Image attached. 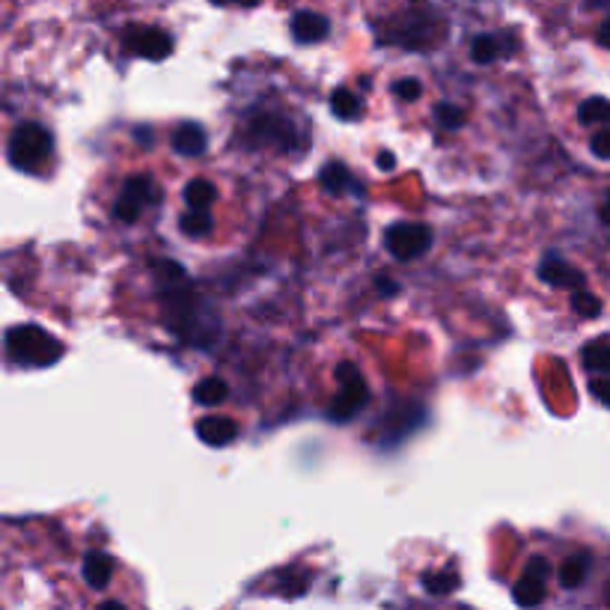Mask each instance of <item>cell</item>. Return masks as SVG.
Returning a JSON list of instances; mask_svg holds the SVG:
<instances>
[{
	"mask_svg": "<svg viewBox=\"0 0 610 610\" xmlns=\"http://www.w3.org/2000/svg\"><path fill=\"white\" fill-rule=\"evenodd\" d=\"M337 379H339V391L334 396V403L327 408V417L334 420V423H349L351 417L358 415L360 408L367 405L370 399V391H367V382H363V375L358 372L355 363H339L337 367Z\"/></svg>",
	"mask_w": 610,
	"mask_h": 610,
	"instance_id": "cell-4",
	"label": "cell"
},
{
	"mask_svg": "<svg viewBox=\"0 0 610 610\" xmlns=\"http://www.w3.org/2000/svg\"><path fill=\"white\" fill-rule=\"evenodd\" d=\"M578 122L581 125H601V129H608L610 125V98L593 96V98H587V101H581Z\"/></svg>",
	"mask_w": 610,
	"mask_h": 610,
	"instance_id": "cell-15",
	"label": "cell"
},
{
	"mask_svg": "<svg viewBox=\"0 0 610 610\" xmlns=\"http://www.w3.org/2000/svg\"><path fill=\"white\" fill-rule=\"evenodd\" d=\"M55 149V141H51V134L43 129V125H36V122H24L19 129L12 131L10 137V146H7V158L15 170H27L33 174L36 170V164H43L48 155Z\"/></svg>",
	"mask_w": 610,
	"mask_h": 610,
	"instance_id": "cell-3",
	"label": "cell"
},
{
	"mask_svg": "<svg viewBox=\"0 0 610 610\" xmlns=\"http://www.w3.org/2000/svg\"><path fill=\"white\" fill-rule=\"evenodd\" d=\"M215 7H241V10H253V7H260L262 0H212Z\"/></svg>",
	"mask_w": 610,
	"mask_h": 610,
	"instance_id": "cell-29",
	"label": "cell"
},
{
	"mask_svg": "<svg viewBox=\"0 0 610 610\" xmlns=\"http://www.w3.org/2000/svg\"><path fill=\"white\" fill-rule=\"evenodd\" d=\"M551 575L546 557H530V563L524 569V575L513 587V599L518 608H539L546 599V581Z\"/></svg>",
	"mask_w": 610,
	"mask_h": 610,
	"instance_id": "cell-8",
	"label": "cell"
},
{
	"mask_svg": "<svg viewBox=\"0 0 610 610\" xmlns=\"http://www.w3.org/2000/svg\"><path fill=\"white\" fill-rule=\"evenodd\" d=\"M458 587L456 572H438V575H423V589L432 596H447Z\"/></svg>",
	"mask_w": 610,
	"mask_h": 610,
	"instance_id": "cell-23",
	"label": "cell"
},
{
	"mask_svg": "<svg viewBox=\"0 0 610 610\" xmlns=\"http://www.w3.org/2000/svg\"><path fill=\"white\" fill-rule=\"evenodd\" d=\"M379 292H382L384 298H393V295H399V286H396V280H391V277H379Z\"/></svg>",
	"mask_w": 610,
	"mask_h": 610,
	"instance_id": "cell-31",
	"label": "cell"
},
{
	"mask_svg": "<svg viewBox=\"0 0 610 610\" xmlns=\"http://www.w3.org/2000/svg\"><path fill=\"white\" fill-rule=\"evenodd\" d=\"M229 396V387L224 379H203V382L194 384V403L206 405V408H215Z\"/></svg>",
	"mask_w": 610,
	"mask_h": 610,
	"instance_id": "cell-17",
	"label": "cell"
},
{
	"mask_svg": "<svg viewBox=\"0 0 610 610\" xmlns=\"http://www.w3.org/2000/svg\"><path fill=\"white\" fill-rule=\"evenodd\" d=\"M429 244H432V229L426 224H393L384 232V248L396 260H417L429 251Z\"/></svg>",
	"mask_w": 610,
	"mask_h": 610,
	"instance_id": "cell-6",
	"label": "cell"
},
{
	"mask_svg": "<svg viewBox=\"0 0 610 610\" xmlns=\"http://www.w3.org/2000/svg\"><path fill=\"white\" fill-rule=\"evenodd\" d=\"M572 307H575V313L578 316H584V319H596L601 313V301L596 298V295H589V292H575L572 295Z\"/></svg>",
	"mask_w": 610,
	"mask_h": 610,
	"instance_id": "cell-25",
	"label": "cell"
},
{
	"mask_svg": "<svg viewBox=\"0 0 610 610\" xmlns=\"http://www.w3.org/2000/svg\"><path fill=\"white\" fill-rule=\"evenodd\" d=\"M134 134H137V137H141L143 143H149V137H153V131H149V129H137V131H134Z\"/></svg>",
	"mask_w": 610,
	"mask_h": 610,
	"instance_id": "cell-34",
	"label": "cell"
},
{
	"mask_svg": "<svg viewBox=\"0 0 610 610\" xmlns=\"http://www.w3.org/2000/svg\"><path fill=\"white\" fill-rule=\"evenodd\" d=\"M462 610H468V608H462Z\"/></svg>",
	"mask_w": 610,
	"mask_h": 610,
	"instance_id": "cell-37",
	"label": "cell"
},
{
	"mask_svg": "<svg viewBox=\"0 0 610 610\" xmlns=\"http://www.w3.org/2000/svg\"><path fill=\"white\" fill-rule=\"evenodd\" d=\"M179 227H182V232H186L188 239H203V236L212 232L215 220H212L208 212H194V208H188L186 215L179 218Z\"/></svg>",
	"mask_w": 610,
	"mask_h": 610,
	"instance_id": "cell-20",
	"label": "cell"
},
{
	"mask_svg": "<svg viewBox=\"0 0 610 610\" xmlns=\"http://www.w3.org/2000/svg\"><path fill=\"white\" fill-rule=\"evenodd\" d=\"M239 435V426L227 420V417H203L196 423V438L208 444V447H227Z\"/></svg>",
	"mask_w": 610,
	"mask_h": 610,
	"instance_id": "cell-12",
	"label": "cell"
},
{
	"mask_svg": "<svg viewBox=\"0 0 610 610\" xmlns=\"http://www.w3.org/2000/svg\"><path fill=\"white\" fill-rule=\"evenodd\" d=\"M587 572H589V557L587 554H575L569 557L563 569H560V584L566 589H578L584 581H587Z\"/></svg>",
	"mask_w": 610,
	"mask_h": 610,
	"instance_id": "cell-19",
	"label": "cell"
},
{
	"mask_svg": "<svg viewBox=\"0 0 610 610\" xmlns=\"http://www.w3.org/2000/svg\"><path fill=\"white\" fill-rule=\"evenodd\" d=\"M599 215H601V220H605V224H608V227H610V194L605 196V203H601Z\"/></svg>",
	"mask_w": 610,
	"mask_h": 610,
	"instance_id": "cell-33",
	"label": "cell"
},
{
	"mask_svg": "<svg viewBox=\"0 0 610 610\" xmlns=\"http://www.w3.org/2000/svg\"><path fill=\"white\" fill-rule=\"evenodd\" d=\"M539 280L554 289H578L584 284V274L566 265L557 253H548L546 260L539 262Z\"/></svg>",
	"mask_w": 610,
	"mask_h": 610,
	"instance_id": "cell-11",
	"label": "cell"
},
{
	"mask_svg": "<svg viewBox=\"0 0 610 610\" xmlns=\"http://www.w3.org/2000/svg\"><path fill=\"white\" fill-rule=\"evenodd\" d=\"M393 164H396L393 153H382V155H379V167H382V170H393Z\"/></svg>",
	"mask_w": 610,
	"mask_h": 610,
	"instance_id": "cell-32",
	"label": "cell"
},
{
	"mask_svg": "<svg viewBox=\"0 0 610 610\" xmlns=\"http://www.w3.org/2000/svg\"><path fill=\"white\" fill-rule=\"evenodd\" d=\"M584 367L596 375L610 379V346L608 343H589L584 349Z\"/></svg>",
	"mask_w": 610,
	"mask_h": 610,
	"instance_id": "cell-21",
	"label": "cell"
},
{
	"mask_svg": "<svg viewBox=\"0 0 610 610\" xmlns=\"http://www.w3.org/2000/svg\"><path fill=\"white\" fill-rule=\"evenodd\" d=\"M186 196L188 208H194V212H206L212 206V200H215V186L206 182V179H191L182 191Z\"/></svg>",
	"mask_w": 610,
	"mask_h": 610,
	"instance_id": "cell-18",
	"label": "cell"
},
{
	"mask_svg": "<svg viewBox=\"0 0 610 610\" xmlns=\"http://www.w3.org/2000/svg\"><path fill=\"white\" fill-rule=\"evenodd\" d=\"M331 110L337 113L339 120H355L360 110H363V105H360V98L351 89H337L331 96Z\"/></svg>",
	"mask_w": 610,
	"mask_h": 610,
	"instance_id": "cell-22",
	"label": "cell"
},
{
	"mask_svg": "<svg viewBox=\"0 0 610 610\" xmlns=\"http://www.w3.org/2000/svg\"><path fill=\"white\" fill-rule=\"evenodd\" d=\"M155 280H158V295H162L164 319L167 327L174 331L176 337H182L186 343L194 346H206V339L218 334L212 325H203V301L196 298L191 289V280L182 265H176L174 260H158L153 265Z\"/></svg>",
	"mask_w": 610,
	"mask_h": 610,
	"instance_id": "cell-1",
	"label": "cell"
},
{
	"mask_svg": "<svg viewBox=\"0 0 610 610\" xmlns=\"http://www.w3.org/2000/svg\"><path fill=\"white\" fill-rule=\"evenodd\" d=\"M393 93H396V98H403V101H417L420 93H423V84L417 77H405V81L393 84Z\"/></svg>",
	"mask_w": 610,
	"mask_h": 610,
	"instance_id": "cell-26",
	"label": "cell"
},
{
	"mask_svg": "<svg viewBox=\"0 0 610 610\" xmlns=\"http://www.w3.org/2000/svg\"><path fill=\"white\" fill-rule=\"evenodd\" d=\"M7 355L22 367H51L63 355L60 339L39 325H15L7 331Z\"/></svg>",
	"mask_w": 610,
	"mask_h": 610,
	"instance_id": "cell-2",
	"label": "cell"
},
{
	"mask_svg": "<svg viewBox=\"0 0 610 610\" xmlns=\"http://www.w3.org/2000/svg\"><path fill=\"white\" fill-rule=\"evenodd\" d=\"M589 149H593V155H596V158H601V162H610V125H608V129H599L596 134H593V141H589Z\"/></svg>",
	"mask_w": 610,
	"mask_h": 610,
	"instance_id": "cell-27",
	"label": "cell"
},
{
	"mask_svg": "<svg viewBox=\"0 0 610 610\" xmlns=\"http://www.w3.org/2000/svg\"><path fill=\"white\" fill-rule=\"evenodd\" d=\"M158 200V191H155V182L149 176H131L129 182L122 186L120 200L113 203V215L122 220V224H134L141 218V212L149 203Z\"/></svg>",
	"mask_w": 610,
	"mask_h": 610,
	"instance_id": "cell-7",
	"label": "cell"
},
{
	"mask_svg": "<svg viewBox=\"0 0 610 610\" xmlns=\"http://www.w3.org/2000/svg\"><path fill=\"white\" fill-rule=\"evenodd\" d=\"M319 182H322V188L331 191V194H346L349 188H355V179H351L349 170L339 162L325 164V170L319 174Z\"/></svg>",
	"mask_w": 610,
	"mask_h": 610,
	"instance_id": "cell-16",
	"label": "cell"
},
{
	"mask_svg": "<svg viewBox=\"0 0 610 610\" xmlns=\"http://www.w3.org/2000/svg\"><path fill=\"white\" fill-rule=\"evenodd\" d=\"M589 391H593V396H596L599 403H605L610 408V379H593Z\"/></svg>",
	"mask_w": 610,
	"mask_h": 610,
	"instance_id": "cell-28",
	"label": "cell"
},
{
	"mask_svg": "<svg viewBox=\"0 0 610 610\" xmlns=\"http://www.w3.org/2000/svg\"><path fill=\"white\" fill-rule=\"evenodd\" d=\"M515 48H518V39H515L513 33H480L470 43V60L480 65H489L494 60H501V57L515 55Z\"/></svg>",
	"mask_w": 610,
	"mask_h": 610,
	"instance_id": "cell-9",
	"label": "cell"
},
{
	"mask_svg": "<svg viewBox=\"0 0 610 610\" xmlns=\"http://www.w3.org/2000/svg\"><path fill=\"white\" fill-rule=\"evenodd\" d=\"M113 578V557L105 554V551H93V554L84 557V581H87L93 589H105Z\"/></svg>",
	"mask_w": 610,
	"mask_h": 610,
	"instance_id": "cell-14",
	"label": "cell"
},
{
	"mask_svg": "<svg viewBox=\"0 0 610 610\" xmlns=\"http://www.w3.org/2000/svg\"><path fill=\"white\" fill-rule=\"evenodd\" d=\"M596 43H599L601 48H608V51H610V15L599 24V31H596Z\"/></svg>",
	"mask_w": 610,
	"mask_h": 610,
	"instance_id": "cell-30",
	"label": "cell"
},
{
	"mask_svg": "<svg viewBox=\"0 0 610 610\" xmlns=\"http://www.w3.org/2000/svg\"><path fill=\"white\" fill-rule=\"evenodd\" d=\"M587 7L593 10V7H610V0H587Z\"/></svg>",
	"mask_w": 610,
	"mask_h": 610,
	"instance_id": "cell-36",
	"label": "cell"
},
{
	"mask_svg": "<svg viewBox=\"0 0 610 610\" xmlns=\"http://www.w3.org/2000/svg\"><path fill=\"white\" fill-rule=\"evenodd\" d=\"M435 120L444 125V129H462L465 125V110L450 105V101H441L435 105Z\"/></svg>",
	"mask_w": 610,
	"mask_h": 610,
	"instance_id": "cell-24",
	"label": "cell"
},
{
	"mask_svg": "<svg viewBox=\"0 0 610 610\" xmlns=\"http://www.w3.org/2000/svg\"><path fill=\"white\" fill-rule=\"evenodd\" d=\"M122 45L129 48L134 57H143V60H167L174 55V36L162 27H143V24H131L122 31Z\"/></svg>",
	"mask_w": 610,
	"mask_h": 610,
	"instance_id": "cell-5",
	"label": "cell"
},
{
	"mask_svg": "<svg viewBox=\"0 0 610 610\" xmlns=\"http://www.w3.org/2000/svg\"><path fill=\"white\" fill-rule=\"evenodd\" d=\"M208 146V134L200 122H182L179 129L174 131V149L186 158H196V155L206 153Z\"/></svg>",
	"mask_w": 610,
	"mask_h": 610,
	"instance_id": "cell-13",
	"label": "cell"
},
{
	"mask_svg": "<svg viewBox=\"0 0 610 610\" xmlns=\"http://www.w3.org/2000/svg\"><path fill=\"white\" fill-rule=\"evenodd\" d=\"M289 33L298 45H316L325 43L331 36V22H327L322 12L313 10H298L289 19Z\"/></svg>",
	"mask_w": 610,
	"mask_h": 610,
	"instance_id": "cell-10",
	"label": "cell"
},
{
	"mask_svg": "<svg viewBox=\"0 0 610 610\" xmlns=\"http://www.w3.org/2000/svg\"><path fill=\"white\" fill-rule=\"evenodd\" d=\"M98 610H125V608H122L120 601H105V605H101Z\"/></svg>",
	"mask_w": 610,
	"mask_h": 610,
	"instance_id": "cell-35",
	"label": "cell"
}]
</instances>
